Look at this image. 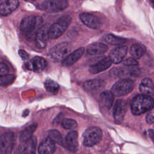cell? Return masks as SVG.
<instances>
[{
    "instance_id": "obj_10",
    "label": "cell",
    "mask_w": 154,
    "mask_h": 154,
    "mask_svg": "<svg viewBox=\"0 0 154 154\" xmlns=\"http://www.w3.org/2000/svg\"><path fill=\"white\" fill-rule=\"evenodd\" d=\"M50 26L48 25H43L38 29L37 31L35 41V45L39 49H43L45 48L46 45V42L49 37V30Z\"/></svg>"
},
{
    "instance_id": "obj_23",
    "label": "cell",
    "mask_w": 154,
    "mask_h": 154,
    "mask_svg": "<svg viewBox=\"0 0 154 154\" xmlns=\"http://www.w3.org/2000/svg\"><path fill=\"white\" fill-rule=\"evenodd\" d=\"M108 50V46L102 43H94L90 45L87 49V52L90 55H100L106 52Z\"/></svg>"
},
{
    "instance_id": "obj_24",
    "label": "cell",
    "mask_w": 154,
    "mask_h": 154,
    "mask_svg": "<svg viewBox=\"0 0 154 154\" xmlns=\"http://www.w3.org/2000/svg\"><path fill=\"white\" fill-rule=\"evenodd\" d=\"M37 125L35 123L32 124L29 126L23 129L19 134V140L20 142L25 141L30 139L33 136V133L37 128Z\"/></svg>"
},
{
    "instance_id": "obj_4",
    "label": "cell",
    "mask_w": 154,
    "mask_h": 154,
    "mask_svg": "<svg viewBox=\"0 0 154 154\" xmlns=\"http://www.w3.org/2000/svg\"><path fill=\"white\" fill-rule=\"evenodd\" d=\"M135 86L133 80L125 78L117 81L112 87L111 91L117 97L125 96L131 93Z\"/></svg>"
},
{
    "instance_id": "obj_19",
    "label": "cell",
    "mask_w": 154,
    "mask_h": 154,
    "mask_svg": "<svg viewBox=\"0 0 154 154\" xmlns=\"http://www.w3.org/2000/svg\"><path fill=\"white\" fill-rule=\"evenodd\" d=\"M78 132L76 131H71L66 136L65 143L67 148L72 152H76L78 150Z\"/></svg>"
},
{
    "instance_id": "obj_16",
    "label": "cell",
    "mask_w": 154,
    "mask_h": 154,
    "mask_svg": "<svg viewBox=\"0 0 154 154\" xmlns=\"http://www.w3.org/2000/svg\"><path fill=\"white\" fill-rule=\"evenodd\" d=\"M112 61L109 57H103L98 60L96 63L90 66L89 71L91 73L95 74L102 72L109 68Z\"/></svg>"
},
{
    "instance_id": "obj_3",
    "label": "cell",
    "mask_w": 154,
    "mask_h": 154,
    "mask_svg": "<svg viewBox=\"0 0 154 154\" xmlns=\"http://www.w3.org/2000/svg\"><path fill=\"white\" fill-rule=\"evenodd\" d=\"M102 137V132L99 127H90L83 134V144L87 147H92L100 142Z\"/></svg>"
},
{
    "instance_id": "obj_7",
    "label": "cell",
    "mask_w": 154,
    "mask_h": 154,
    "mask_svg": "<svg viewBox=\"0 0 154 154\" xmlns=\"http://www.w3.org/2000/svg\"><path fill=\"white\" fill-rule=\"evenodd\" d=\"M42 10L49 13H55L64 10L68 7L66 0H46L39 4Z\"/></svg>"
},
{
    "instance_id": "obj_11",
    "label": "cell",
    "mask_w": 154,
    "mask_h": 154,
    "mask_svg": "<svg viewBox=\"0 0 154 154\" xmlns=\"http://www.w3.org/2000/svg\"><path fill=\"white\" fill-rule=\"evenodd\" d=\"M105 86V82L100 79H90L85 81L83 84L85 90L91 94L99 93Z\"/></svg>"
},
{
    "instance_id": "obj_17",
    "label": "cell",
    "mask_w": 154,
    "mask_h": 154,
    "mask_svg": "<svg viewBox=\"0 0 154 154\" xmlns=\"http://www.w3.org/2000/svg\"><path fill=\"white\" fill-rule=\"evenodd\" d=\"M114 95L111 91H103L99 96V105L104 110H109L112 105Z\"/></svg>"
},
{
    "instance_id": "obj_30",
    "label": "cell",
    "mask_w": 154,
    "mask_h": 154,
    "mask_svg": "<svg viewBox=\"0 0 154 154\" xmlns=\"http://www.w3.org/2000/svg\"><path fill=\"white\" fill-rule=\"evenodd\" d=\"M62 126L66 129H73L76 128L77 123L72 119H64L61 122Z\"/></svg>"
},
{
    "instance_id": "obj_9",
    "label": "cell",
    "mask_w": 154,
    "mask_h": 154,
    "mask_svg": "<svg viewBox=\"0 0 154 154\" xmlns=\"http://www.w3.org/2000/svg\"><path fill=\"white\" fill-rule=\"evenodd\" d=\"M126 111V102L123 100H117L113 109V116L115 123L120 124L123 122Z\"/></svg>"
},
{
    "instance_id": "obj_14",
    "label": "cell",
    "mask_w": 154,
    "mask_h": 154,
    "mask_svg": "<svg viewBox=\"0 0 154 154\" xmlns=\"http://www.w3.org/2000/svg\"><path fill=\"white\" fill-rule=\"evenodd\" d=\"M79 18L81 22L85 25L92 29H98L102 25L99 19L96 16L90 13H81L79 15Z\"/></svg>"
},
{
    "instance_id": "obj_5",
    "label": "cell",
    "mask_w": 154,
    "mask_h": 154,
    "mask_svg": "<svg viewBox=\"0 0 154 154\" xmlns=\"http://www.w3.org/2000/svg\"><path fill=\"white\" fill-rule=\"evenodd\" d=\"M72 45L69 43H61L52 47L49 52V56L54 61H58L63 60L70 53Z\"/></svg>"
},
{
    "instance_id": "obj_38",
    "label": "cell",
    "mask_w": 154,
    "mask_h": 154,
    "mask_svg": "<svg viewBox=\"0 0 154 154\" xmlns=\"http://www.w3.org/2000/svg\"><path fill=\"white\" fill-rule=\"evenodd\" d=\"M25 1H27V0H25Z\"/></svg>"
},
{
    "instance_id": "obj_35",
    "label": "cell",
    "mask_w": 154,
    "mask_h": 154,
    "mask_svg": "<svg viewBox=\"0 0 154 154\" xmlns=\"http://www.w3.org/2000/svg\"><path fill=\"white\" fill-rule=\"evenodd\" d=\"M148 134L149 137L151 138V140L154 142V130L153 129H150L148 131Z\"/></svg>"
},
{
    "instance_id": "obj_37",
    "label": "cell",
    "mask_w": 154,
    "mask_h": 154,
    "mask_svg": "<svg viewBox=\"0 0 154 154\" xmlns=\"http://www.w3.org/2000/svg\"><path fill=\"white\" fill-rule=\"evenodd\" d=\"M151 1V2L153 3V4H154V0H150Z\"/></svg>"
},
{
    "instance_id": "obj_18",
    "label": "cell",
    "mask_w": 154,
    "mask_h": 154,
    "mask_svg": "<svg viewBox=\"0 0 154 154\" xmlns=\"http://www.w3.org/2000/svg\"><path fill=\"white\" fill-rule=\"evenodd\" d=\"M19 5L18 0H5L0 5V14L1 16H7L13 12Z\"/></svg>"
},
{
    "instance_id": "obj_31",
    "label": "cell",
    "mask_w": 154,
    "mask_h": 154,
    "mask_svg": "<svg viewBox=\"0 0 154 154\" xmlns=\"http://www.w3.org/2000/svg\"><path fill=\"white\" fill-rule=\"evenodd\" d=\"M123 64L126 66H135L138 64V63L134 58H128L123 61Z\"/></svg>"
},
{
    "instance_id": "obj_22",
    "label": "cell",
    "mask_w": 154,
    "mask_h": 154,
    "mask_svg": "<svg viewBox=\"0 0 154 154\" xmlns=\"http://www.w3.org/2000/svg\"><path fill=\"white\" fill-rule=\"evenodd\" d=\"M139 90L143 94L150 96L154 95V82L150 78H144L139 85Z\"/></svg>"
},
{
    "instance_id": "obj_32",
    "label": "cell",
    "mask_w": 154,
    "mask_h": 154,
    "mask_svg": "<svg viewBox=\"0 0 154 154\" xmlns=\"http://www.w3.org/2000/svg\"><path fill=\"white\" fill-rule=\"evenodd\" d=\"M146 122L150 124L154 123V108L149 111L146 116Z\"/></svg>"
},
{
    "instance_id": "obj_6",
    "label": "cell",
    "mask_w": 154,
    "mask_h": 154,
    "mask_svg": "<svg viewBox=\"0 0 154 154\" xmlns=\"http://www.w3.org/2000/svg\"><path fill=\"white\" fill-rule=\"evenodd\" d=\"M42 22L43 19L40 16H26L20 22V30L23 32H26L28 35V37H29L34 32V31L38 28V26L42 23Z\"/></svg>"
},
{
    "instance_id": "obj_33",
    "label": "cell",
    "mask_w": 154,
    "mask_h": 154,
    "mask_svg": "<svg viewBox=\"0 0 154 154\" xmlns=\"http://www.w3.org/2000/svg\"><path fill=\"white\" fill-rule=\"evenodd\" d=\"M0 69H1L0 70L1 76L7 75L9 71L8 66L5 63H1L0 64Z\"/></svg>"
},
{
    "instance_id": "obj_2",
    "label": "cell",
    "mask_w": 154,
    "mask_h": 154,
    "mask_svg": "<svg viewBox=\"0 0 154 154\" xmlns=\"http://www.w3.org/2000/svg\"><path fill=\"white\" fill-rule=\"evenodd\" d=\"M70 16L65 15L61 17L55 23L52 25L49 30V37L51 39H56L64 34L71 22Z\"/></svg>"
},
{
    "instance_id": "obj_28",
    "label": "cell",
    "mask_w": 154,
    "mask_h": 154,
    "mask_svg": "<svg viewBox=\"0 0 154 154\" xmlns=\"http://www.w3.org/2000/svg\"><path fill=\"white\" fill-rule=\"evenodd\" d=\"M48 136L50 137L55 143L58 144H63V137L61 134L57 130L52 129L48 131Z\"/></svg>"
},
{
    "instance_id": "obj_13",
    "label": "cell",
    "mask_w": 154,
    "mask_h": 154,
    "mask_svg": "<svg viewBox=\"0 0 154 154\" xmlns=\"http://www.w3.org/2000/svg\"><path fill=\"white\" fill-rule=\"evenodd\" d=\"M47 66L46 61L42 57H35L25 63V67L35 72L43 71Z\"/></svg>"
},
{
    "instance_id": "obj_8",
    "label": "cell",
    "mask_w": 154,
    "mask_h": 154,
    "mask_svg": "<svg viewBox=\"0 0 154 154\" xmlns=\"http://www.w3.org/2000/svg\"><path fill=\"white\" fill-rule=\"evenodd\" d=\"M14 144V135L12 132L2 134L0 140V154H11Z\"/></svg>"
},
{
    "instance_id": "obj_15",
    "label": "cell",
    "mask_w": 154,
    "mask_h": 154,
    "mask_svg": "<svg viewBox=\"0 0 154 154\" xmlns=\"http://www.w3.org/2000/svg\"><path fill=\"white\" fill-rule=\"evenodd\" d=\"M128 52V47L126 46H120L113 49L109 53V58L114 64H119L121 63Z\"/></svg>"
},
{
    "instance_id": "obj_36",
    "label": "cell",
    "mask_w": 154,
    "mask_h": 154,
    "mask_svg": "<svg viewBox=\"0 0 154 154\" xmlns=\"http://www.w3.org/2000/svg\"><path fill=\"white\" fill-rule=\"evenodd\" d=\"M62 116H63V115H62L61 114H59V115H58V119H57V117L55 119V120H54V121L53 123H58V122H60V120L62 118Z\"/></svg>"
},
{
    "instance_id": "obj_34",
    "label": "cell",
    "mask_w": 154,
    "mask_h": 154,
    "mask_svg": "<svg viewBox=\"0 0 154 154\" xmlns=\"http://www.w3.org/2000/svg\"><path fill=\"white\" fill-rule=\"evenodd\" d=\"M19 55L22 58V59L23 60H26L29 58L28 54L25 51L22 50V49H20L19 51Z\"/></svg>"
},
{
    "instance_id": "obj_25",
    "label": "cell",
    "mask_w": 154,
    "mask_h": 154,
    "mask_svg": "<svg viewBox=\"0 0 154 154\" xmlns=\"http://www.w3.org/2000/svg\"><path fill=\"white\" fill-rule=\"evenodd\" d=\"M146 49L141 44L135 43L132 45L130 49V54L135 58H140L146 53Z\"/></svg>"
},
{
    "instance_id": "obj_27",
    "label": "cell",
    "mask_w": 154,
    "mask_h": 154,
    "mask_svg": "<svg viewBox=\"0 0 154 154\" xmlns=\"http://www.w3.org/2000/svg\"><path fill=\"white\" fill-rule=\"evenodd\" d=\"M45 87L46 90L51 94H55L58 93L59 90V85L55 81L48 79L45 81Z\"/></svg>"
},
{
    "instance_id": "obj_21",
    "label": "cell",
    "mask_w": 154,
    "mask_h": 154,
    "mask_svg": "<svg viewBox=\"0 0 154 154\" xmlns=\"http://www.w3.org/2000/svg\"><path fill=\"white\" fill-rule=\"evenodd\" d=\"M85 51L84 48H79L71 54H69L63 60L61 61V64L63 66H69L75 63L82 56Z\"/></svg>"
},
{
    "instance_id": "obj_12",
    "label": "cell",
    "mask_w": 154,
    "mask_h": 154,
    "mask_svg": "<svg viewBox=\"0 0 154 154\" xmlns=\"http://www.w3.org/2000/svg\"><path fill=\"white\" fill-rule=\"evenodd\" d=\"M37 146V138L32 136L30 139L21 142L19 146V154H35Z\"/></svg>"
},
{
    "instance_id": "obj_1",
    "label": "cell",
    "mask_w": 154,
    "mask_h": 154,
    "mask_svg": "<svg viewBox=\"0 0 154 154\" xmlns=\"http://www.w3.org/2000/svg\"><path fill=\"white\" fill-rule=\"evenodd\" d=\"M153 108H154L153 99L150 96L143 94L135 96L131 103V112L135 116L144 114Z\"/></svg>"
},
{
    "instance_id": "obj_20",
    "label": "cell",
    "mask_w": 154,
    "mask_h": 154,
    "mask_svg": "<svg viewBox=\"0 0 154 154\" xmlns=\"http://www.w3.org/2000/svg\"><path fill=\"white\" fill-rule=\"evenodd\" d=\"M55 150V142L48 137L43 140L39 144L38 152L39 154H53Z\"/></svg>"
},
{
    "instance_id": "obj_29",
    "label": "cell",
    "mask_w": 154,
    "mask_h": 154,
    "mask_svg": "<svg viewBox=\"0 0 154 154\" xmlns=\"http://www.w3.org/2000/svg\"><path fill=\"white\" fill-rule=\"evenodd\" d=\"M15 79V76L12 74H7L1 76L0 84L2 86H7L12 84Z\"/></svg>"
},
{
    "instance_id": "obj_26",
    "label": "cell",
    "mask_w": 154,
    "mask_h": 154,
    "mask_svg": "<svg viewBox=\"0 0 154 154\" xmlns=\"http://www.w3.org/2000/svg\"><path fill=\"white\" fill-rule=\"evenodd\" d=\"M104 40L106 43L112 45H120L126 42V39L112 34L106 35L104 37Z\"/></svg>"
}]
</instances>
